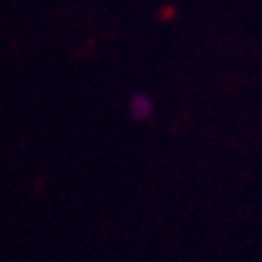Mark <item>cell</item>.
<instances>
[{
	"instance_id": "obj_1",
	"label": "cell",
	"mask_w": 262,
	"mask_h": 262,
	"mask_svg": "<svg viewBox=\"0 0 262 262\" xmlns=\"http://www.w3.org/2000/svg\"><path fill=\"white\" fill-rule=\"evenodd\" d=\"M129 113L134 120L143 122V120H150L155 113V103H152V98H147L145 94H136V96L131 98V103H129Z\"/></svg>"
}]
</instances>
